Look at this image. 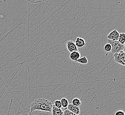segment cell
<instances>
[{"label": "cell", "instance_id": "obj_15", "mask_svg": "<svg viewBox=\"0 0 125 115\" xmlns=\"http://www.w3.org/2000/svg\"><path fill=\"white\" fill-rule=\"evenodd\" d=\"M111 46L110 43H106V44L104 46V50L105 51H106V52H111Z\"/></svg>", "mask_w": 125, "mask_h": 115}, {"label": "cell", "instance_id": "obj_11", "mask_svg": "<svg viewBox=\"0 0 125 115\" xmlns=\"http://www.w3.org/2000/svg\"><path fill=\"white\" fill-rule=\"evenodd\" d=\"M125 34L124 33H119V38L118 39V41L121 44L125 45Z\"/></svg>", "mask_w": 125, "mask_h": 115}, {"label": "cell", "instance_id": "obj_17", "mask_svg": "<svg viewBox=\"0 0 125 115\" xmlns=\"http://www.w3.org/2000/svg\"><path fill=\"white\" fill-rule=\"evenodd\" d=\"M63 115H78L74 113H72L70 111L68 110L67 108L64 109V111L63 112Z\"/></svg>", "mask_w": 125, "mask_h": 115}, {"label": "cell", "instance_id": "obj_7", "mask_svg": "<svg viewBox=\"0 0 125 115\" xmlns=\"http://www.w3.org/2000/svg\"><path fill=\"white\" fill-rule=\"evenodd\" d=\"M81 58V54L79 51H74L70 53L69 58L71 61L73 62H76L77 60Z\"/></svg>", "mask_w": 125, "mask_h": 115}, {"label": "cell", "instance_id": "obj_14", "mask_svg": "<svg viewBox=\"0 0 125 115\" xmlns=\"http://www.w3.org/2000/svg\"><path fill=\"white\" fill-rule=\"evenodd\" d=\"M71 104L75 106L79 107L81 105V101L79 98H75L72 100Z\"/></svg>", "mask_w": 125, "mask_h": 115}, {"label": "cell", "instance_id": "obj_13", "mask_svg": "<svg viewBox=\"0 0 125 115\" xmlns=\"http://www.w3.org/2000/svg\"><path fill=\"white\" fill-rule=\"evenodd\" d=\"M88 62V60L87 59V58L85 56H83V57H81L79 58L78 60H77L76 62L79 63L81 64L85 65V64H87Z\"/></svg>", "mask_w": 125, "mask_h": 115}, {"label": "cell", "instance_id": "obj_5", "mask_svg": "<svg viewBox=\"0 0 125 115\" xmlns=\"http://www.w3.org/2000/svg\"><path fill=\"white\" fill-rule=\"evenodd\" d=\"M119 33L116 30H114L112 31H111L107 36V39L111 40V41H118L119 38Z\"/></svg>", "mask_w": 125, "mask_h": 115}, {"label": "cell", "instance_id": "obj_1", "mask_svg": "<svg viewBox=\"0 0 125 115\" xmlns=\"http://www.w3.org/2000/svg\"><path fill=\"white\" fill-rule=\"evenodd\" d=\"M53 105L45 99L39 98L34 101L30 106V111L39 110L51 112Z\"/></svg>", "mask_w": 125, "mask_h": 115}, {"label": "cell", "instance_id": "obj_2", "mask_svg": "<svg viewBox=\"0 0 125 115\" xmlns=\"http://www.w3.org/2000/svg\"><path fill=\"white\" fill-rule=\"evenodd\" d=\"M107 42L111 46V52L113 55L121 51H125V45L121 44L118 41H113L107 39Z\"/></svg>", "mask_w": 125, "mask_h": 115}, {"label": "cell", "instance_id": "obj_9", "mask_svg": "<svg viewBox=\"0 0 125 115\" xmlns=\"http://www.w3.org/2000/svg\"><path fill=\"white\" fill-rule=\"evenodd\" d=\"M27 115H52L51 112L39 110L31 111Z\"/></svg>", "mask_w": 125, "mask_h": 115}, {"label": "cell", "instance_id": "obj_8", "mask_svg": "<svg viewBox=\"0 0 125 115\" xmlns=\"http://www.w3.org/2000/svg\"><path fill=\"white\" fill-rule=\"evenodd\" d=\"M74 43L78 48H83L86 44V41L85 40L84 38L79 37H77V38L75 39V40Z\"/></svg>", "mask_w": 125, "mask_h": 115}, {"label": "cell", "instance_id": "obj_12", "mask_svg": "<svg viewBox=\"0 0 125 115\" xmlns=\"http://www.w3.org/2000/svg\"><path fill=\"white\" fill-rule=\"evenodd\" d=\"M60 101L61 103L62 107L64 108V109L67 108V106L69 104L67 99L65 97H63L60 100Z\"/></svg>", "mask_w": 125, "mask_h": 115}, {"label": "cell", "instance_id": "obj_16", "mask_svg": "<svg viewBox=\"0 0 125 115\" xmlns=\"http://www.w3.org/2000/svg\"><path fill=\"white\" fill-rule=\"evenodd\" d=\"M54 105L55 106V107L59 108H61H61H62L60 100H57L54 101Z\"/></svg>", "mask_w": 125, "mask_h": 115}, {"label": "cell", "instance_id": "obj_19", "mask_svg": "<svg viewBox=\"0 0 125 115\" xmlns=\"http://www.w3.org/2000/svg\"><path fill=\"white\" fill-rule=\"evenodd\" d=\"M30 2L33 3L34 4H37V3H43L44 1V0H33V1H28Z\"/></svg>", "mask_w": 125, "mask_h": 115}, {"label": "cell", "instance_id": "obj_3", "mask_svg": "<svg viewBox=\"0 0 125 115\" xmlns=\"http://www.w3.org/2000/svg\"><path fill=\"white\" fill-rule=\"evenodd\" d=\"M114 60L116 62L120 65L125 66V51H121L114 55Z\"/></svg>", "mask_w": 125, "mask_h": 115}, {"label": "cell", "instance_id": "obj_10", "mask_svg": "<svg viewBox=\"0 0 125 115\" xmlns=\"http://www.w3.org/2000/svg\"><path fill=\"white\" fill-rule=\"evenodd\" d=\"M51 113L52 115H63V112L61 108L55 107L53 105Z\"/></svg>", "mask_w": 125, "mask_h": 115}, {"label": "cell", "instance_id": "obj_18", "mask_svg": "<svg viewBox=\"0 0 125 115\" xmlns=\"http://www.w3.org/2000/svg\"><path fill=\"white\" fill-rule=\"evenodd\" d=\"M115 115H125V113L122 110H118L115 113Z\"/></svg>", "mask_w": 125, "mask_h": 115}, {"label": "cell", "instance_id": "obj_4", "mask_svg": "<svg viewBox=\"0 0 125 115\" xmlns=\"http://www.w3.org/2000/svg\"><path fill=\"white\" fill-rule=\"evenodd\" d=\"M66 47L67 50L70 53L79 51L78 48L75 45V43L72 40H68L67 42Z\"/></svg>", "mask_w": 125, "mask_h": 115}, {"label": "cell", "instance_id": "obj_6", "mask_svg": "<svg viewBox=\"0 0 125 115\" xmlns=\"http://www.w3.org/2000/svg\"><path fill=\"white\" fill-rule=\"evenodd\" d=\"M67 109L72 113H75L76 115H79L80 114V109L79 107L75 106L72 105V104H69L67 106Z\"/></svg>", "mask_w": 125, "mask_h": 115}]
</instances>
